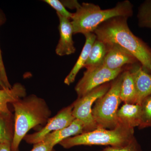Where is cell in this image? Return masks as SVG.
<instances>
[{
    "label": "cell",
    "instance_id": "obj_1",
    "mask_svg": "<svg viewBox=\"0 0 151 151\" xmlns=\"http://www.w3.org/2000/svg\"><path fill=\"white\" fill-rule=\"evenodd\" d=\"M129 17L112 18L100 24L94 31L97 40L105 44L122 47L140 63L146 72H151V49L132 32L128 26Z\"/></svg>",
    "mask_w": 151,
    "mask_h": 151
},
{
    "label": "cell",
    "instance_id": "obj_2",
    "mask_svg": "<svg viewBox=\"0 0 151 151\" xmlns=\"http://www.w3.org/2000/svg\"><path fill=\"white\" fill-rule=\"evenodd\" d=\"M14 110V134L11 151H19L21 142L28 132L38 125H45L52 113L43 98L31 94L12 103Z\"/></svg>",
    "mask_w": 151,
    "mask_h": 151
},
{
    "label": "cell",
    "instance_id": "obj_3",
    "mask_svg": "<svg viewBox=\"0 0 151 151\" xmlns=\"http://www.w3.org/2000/svg\"><path fill=\"white\" fill-rule=\"evenodd\" d=\"M133 5L128 0L119 2L113 8L102 10L97 5L83 3L76 9L70 21L73 34L93 33L100 24L112 18L130 17L133 15Z\"/></svg>",
    "mask_w": 151,
    "mask_h": 151
},
{
    "label": "cell",
    "instance_id": "obj_4",
    "mask_svg": "<svg viewBox=\"0 0 151 151\" xmlns=\"http://www.w3.org/2000/svg\"><path fill=\"white\" fill-rule=\"evenodd\" d=\"M134 133V129L119 124L113 129L98 128L91 132L68 138L59 144L65 149L80 145L122 147L129 143L135 137Z\"/></svg>",
    "mask_w": 151,
    "mask_h": 151
},
{
    "label": "cell",
    "instance_id": "obj_5",
    "mask_svg": "<svg viewBox=\"0 0 151 151\" xmlns=\"http://www.w3.org/2000/svg\"><path fill=\"white\" fill-rule=\"evenodd\" d=\"M122 80V73L111 81L108 92L95 102L92 113L98 128L113 129L119 125L117 113L122 102L120 97Z\"/></svg>",
    "mask_w": 151,
    "mask_h": 151
},
{
    "label": "cell",
    "instance_id": "obj_6",
    "mask_svg": "<svg viewBox=\"0 0 151 151\" xmlns=\"http://www.w3.org/2000/svg\"><path fill=\"white\" fill-rule=\"evenodd\" d=\"M111 82L98 86L73 103V116L80 120L84 127V133L98 128L92 115V105L96 100L105 94L111 87Z\"/></svg>",
    "mask_w": 151,
    "mask_h": 151
},
{
    "label": "cell",
    "instance_id": "obj_7",
    "mask_svg": "<svg viewBox=\"0 0 151 151\" xmlns=\"http://www.w3.org/2000/svg\"><path fill=\"white\" fill-rule=\"evenodd\" d=\"M124 70V68L111 70L103 64L87 68L75 86L78 98L83 97L98 86L113 81Z\"/></svg>",
    "mask_w": 151,
    "mask_h": 151
},
{
    "label": "cell",
    "instance_id": "obj_8",
    "mask_svg": "<svg viewBox=\"0 0 151 151\" xmlns=\"http://www.w3.org/2000/svg\"><path fill=\"white\" fill-rule=\"evenodd\" d=\"M73 103L63 108L55 116L50 118L42 129L32 134H27L24 139L29 144H35L42 142L47 135L69 126L75 120L72 111Z\"/></svg>",
    "mask_w": 151,
    "mask_h": 151
},
{
    "label": "cell",
    "instance_id": "obj_9",
    "mask_svg": "<svg viewBox=\"0 0 151 151\" xmlns=\"http://www.w3.org/2000/svg\"><path fill=\"white\" fill-rule=\"evenodd\" d=\"M107 53L103 65L112 70L122 69L124 65H133L138 62L129 51L116 44H106Z\"/></svg>",
    "mask_w": 151,
    "mask_h": 151
},
{
    "label": "cell",
    "instance_id": "obj_10",
    "mask_svg": "<svg viewBox=\"0 0 151 151\" xmlns=\"http://www.w3.org/2000/svg\"><path fill=\"white\" fill-rule=\"evenodd\" d=\"M59 19L60 39L55 49L58 55L62 56L70 55L75 52L73 40V31L70 19L57 14Z\"/></svg>",
    "mask_w": 151,
    "mask_h": 151
},
{
    "label": "cell",
    "instance_id": "obj_11",
    "mask_svg": "<svg viewBox=\"0 0 151 151\" xmlns=\"http://www.w3.org/2000/svg\"><path fill=\"white\" fill-rule=\"evenodd\" d=\"M132 65L129 69L134 81L136 104L140 105L143 100L151 94V75L146 72L142 66L136 63Z\"/></svg>",
    "mask_w": 151,
    "mask_h": 151
},
{
    "label": "cell",
    "instance_id": "obj_12",
    "mask_svg": "<svg viewBox=\"0 0 151 151\" xmlns=\"http://www.w3.org/2000/svg\"><path fill=\"white\" fill-rule=\"evenodd\" d=\"M141 116V105L136 104L124 103L117 113L119 124L131 129L139 127Z\"/></svg>",
    "mask_w": 151,
    "mask_h": 151
},
{
    "label": "cell",
    "instance_id": "obj_13",
    "mask_svg": "<svg viewBox=\"0 0 151 151\" xmlns=\"http://www.w3.org/2000/svg\"><path fill=\"white\" fill-rule=\"evenodd\" d=\"M83 133L84 127L83 123L80 120L76 119L68 127L47 135L42 141L54 147L65 139Z\"/></svg>",
    "mask_w": 151,
    "mask_h": 151
},
{
    "label": "cell",
    "instance_id": "obj_14",
    "mask_svg": "<svg viewBox=\"0 0 151 151\" xmlns=\"http://www.w3.org/2000/svg\"><path fill=\"white\" fill-rule=\"evenodd\" d=\"M84 35L86 37L85 44L75 65L69 74L65 78L64 83L66 85H70L73 83L75 81L76 77L79 70L82 68L84 67L85 63L89 57V52L92 45L97 39L96 36L94 33H89Z\"/></svg>",
    "mask_w": 151,
    "mask_h": 151
},
{
    "label": "cell",
    "instance_id": "obj_15",
    "mask_svg": "<svg viewBox=\"0 0 151 151\" xmlns=\"http://www.w3.org/2000/svg\"><path fill=\"white\" fill-rule=\"evenodd\" d=\"M26 95V89L20 83H15L11 88L0 89V112L11 114L8 107V103L12 104Z\"/></svg>",
    "mask_w": 151,
    "mask_h": 151
},
{
    "label": "cell",
    "instance_id": "obj_16",
    "mask_svg": "<svg viewBox=\"0 0 151 151\" xmlns=\"http://www.w3.org/2000/svg\"><path fill=\"white\" fill-rule=\"evenodd\" d=\"M122 102L127 104H136L137 94L134 81L130 69L122 72V80L120 90Z\"/></svg>",
    "mask_w": 151,
    "mask_h": 151
},
{
    "label": "cell",
    "instance_id": "obj_17",
    "mask_svg": "<svg viewBox=\"0 0 151 151\" xmlns=\"http://www.w3.org/2000/svg\"><path fill=\"white\" fill-rule=\"evenodd\" d=\"M12 113L0 112V143H12L14 134V117Z\"/></svg>",
    "mask_w": 151,
    "mask_h": 151
},
{
    "label": "cell",
    "instance_id": "obj_18",
    "mask_svg": "<svg viewBox=\"0 0 151 151\" xmlns=\"http://www.w3.org/2000/svg\"><path fill=\"white\" fill-rule=\"evenodd\" d=\"M106 53L107 46L106 44L96 39L92 45L84 67L86 68L103 64Z\"/></svg>",
    "mask_w": 151,
    "mask_h": 151
},
{
    "label": "cell",
    "instance_id": "obj_19",
    "mask_svg": "<svg viewBox=\"0 0 151 151\" xmlns=\"http://www.w3.org/2000/svg\"><path fill=\"white\" fill-rule=\"evenodd\" d=\"M137 18L139 26L151 29V0L145 1L140 6Z\"/></svg>",
    "mask_w": 151,
    "mask_h": 151
},
{
    "label": "cell",
    "instance_id": "obj_20",
    "mask_svg": "<svg viewBox=\"0 0 151 151\" xmlns=\"http://www.w3.org/2000/svg\"><path fill=\"white\" fill-rule=\"evenodd\" d=\"M140 105L142 116L139 129L151 127V94L145 98Z\"/></svg>",
    "mask_w": 151,
    "mask_h": 151
},
{
    "label": "cell",
    "instance_id": "obj_21",
    "mask_svg": "<svg viewBox=\"0 0 151 151\" xmlns=\"http://www.w3.org/2000/svg\"><path fill=\"white\" fill-rule=\"evenodd\" d=\"M6 21L5 14L0 8V27L5 23ZM0 80L7 88H11L12 85L10 83L6 72L5 67L3 61L2 51L0 47Z\"/></svg>",
    "mask_w": 151,
    "mask_h": 151
},
{
    "label": "cell",
    "instance_id": "obj_22",
    "mask_svg": "<svg viewBox=\"0 0 151 151\" xmlns=\"http://www.w3.org/2000/svg\"><path fill=\"white\" fill-rule=\"evenodd\" d=\"M44 1L55 9L56 11L57 14H59L62 16L69 19H71L72 18L73 13H71L67 11L62 4V2L58 0H45Z\"/></svg>",
    "mask_w": 151,
    "mask_h": 151
},
{
    "label": "cell",
    "instance_id": "obj_23",
    "mask_svg": "<svg viewBox=\"0 0 151 151\" xmlns=\"http://www.w3.org/2000/svg\"><path fill=\"white\" fill-rule=\"evenodd\" d=\"M102 151H142L136 138L127 145L122 147H106Z\"/></svg>",
    "mask_w": 151,
    "mask_h": 151
},
{
    "label": "cell",
    "instance_id": "obj_24",
    "mask_svg": "<svg viewBox=\"0 0 151 151\" xmlns=\"http://www.w3.org/2000/svg\"><path fill=\"white\" fill-rule=\"evenodd\" d=\"M30 151H55L54 147L44 141L34 145L33 147Z\"/></svg>",
    "mask_w": 151,
    "mask_h": 151
},
{
    "label": "cell",
    "instance_id": "obj_25",
    "mask_svg": "<svg viewBox=\"0 0 151 151\" xmlns=\"http://www.w3.org/2000/svg\"><path fill=\"white\" fill-rule=\"evenodd\" d=\"M62 3L64 6H67L71 9H76L78 8L81 5L76 1H64V2Z\"/></svg>",
    "mask_w": 151,
    "mask_h": 151
},
{
    "label": "cell",
    "instance_id": "obj_26",
    "mask_svg": "<svg viewBox=\"0 0 151 151\" xmlns=\"http://www.w3.org/2000/svg\"><path fill=\"white\" fill-rule=\"evenodd\" d=\"M11 144L10 142L0 143V151H12Z\"/></svg>",
    "mask_w": 151,
    "mask_h": 151
},
{
    "label": "cell",
    "instance_id": "obj_27",
    "mask_svg": "<svg viewBox=\"0 0 151 151\" xmlns=\"http://www.w3.org/2000/svg\"><path fill=\"white\" fill-rule=\"evenodd\" d=\"M0 87H1V89H5L6 88V86H5V85H4V84H3L2 82L1 81V80H0Z\"/></svg>",
    "mask_w": 151,
    "mask_h": 151
},
{
    "label": "cell",
    "instance_id": "obj_28",
    "mask_svg": "<svg viewBox=\"0 0 151 151\" xmlns=\"http://www.w3.org/2000/svg\"></svg>",
    "mask_w": 151,
    "mask_h": 151
}]
</instances>
